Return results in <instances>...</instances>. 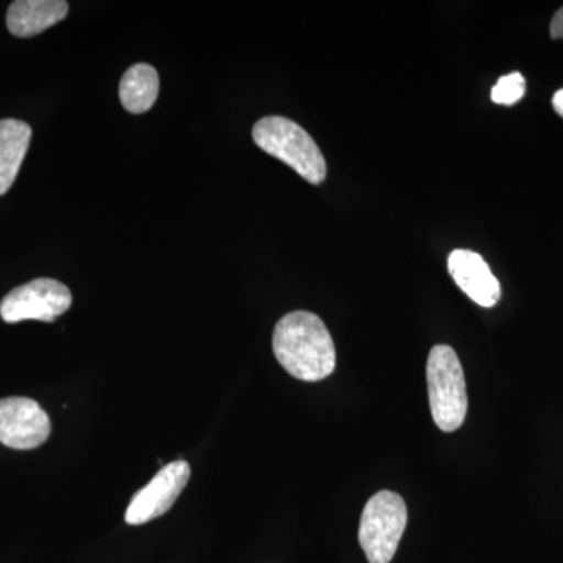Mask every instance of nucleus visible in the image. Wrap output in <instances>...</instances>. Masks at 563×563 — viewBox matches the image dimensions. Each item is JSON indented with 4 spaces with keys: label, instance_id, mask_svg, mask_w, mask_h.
Returning <instances> with one entry per match:
<instances>
[{
    "label": "nucleus",
    "instance_id": "1",
    "mask_svg": "<svg viewBox=\"0 0 563 563\" xmlns=\"http://www.w3.org/2000/svg\"><path fill=\"white\" fill-rule=\"evenodd\" d=\"M273 351L285 372L303 383H318L335 372V344L318 314H285L273 333Z\"/></svg>",
    "mask_w": 563,
    "mask_h": 563
},
{
    "label": "nucleus",
    "instance_id": "2",
    "mask_svg": "<svg viewBox=\"0 0 563 563\" xmlns=\"http://www.w3.org/2000/svg\"><path fill=\"white\" fill-rule=\"evenodd\" d=\"M252 139L266 154L279 158L309 184L320 185L328 165L318 144L301 125L284 117H266L255 122Z\"/></svg>",
    "mask_w": 563,
    "mask_h": 563
},
{
    "label": "nucleus",
    "instance_id": "3",
    "mask_svg": "<svg viewBox=\"0 0 563 563\" xmlns=\"http://www.w3.org/2000/svg\"><path fill=\"white\" fill-rule=\"evenodd\" d=\"M426 373L433 422L440 431H457L465 421L468 396L462 363L453 347L448 344L433 346Z\"/></svg>",
    "mask_w": 563,
    "mask_h": 563
},
{
    "label": "nucleus",
    "instance_id": "4",
    "mask_svg": "<svg viewBox=\"0 0 563 563\" xmlns=\"http://www.w3.org/2000/svg\"><path fill=\"white\" fill-rule=\"evenodd\" d=\"M407 526L406 501L388 490L366 503L358 528V542L369 563H390Z\"/></svg>",
    "mask_w": 563,
    "mask_h": 563
},
{
    "label": "nucleus",
    "instance_id": "5",
    "mask_svg": "<svg viewBox=\"0 0 563 563\" xmlns=\"http://www.w3.org/2000/svg\"><path fill=\"white\" fill-rule=\"evenodd\" d=\"M70 303L69 288L44 277L11 290L0 302V317L10 324L29 320L52 322L68 312Z\"/></svg>",
    "mask_w": 563,
    "mask_h": 563
},
{
    "label": "nucleus",
    "instance_id": "6",
    "mask_svg": "<svg viewBox=\"0 0 563 563\" xmlns=\"http://www.w3.org/2000/svg\"><path fill=\"white\" fill-rule=\"evenodd\" d=\"M190 476L191 468L187 461L163 466L154 479L133 496L125 512V523L144 525L168 512L187 487Z\"/></svg>",
    "mask_w": 563,
    "mask_h": 563
},
{
    "label": "nucleus",
    "instance_id": "7",
    "mask_svg": "<svg viewBox=\"0 0 563 563\" xmlns=\"http://www.w3.org/2000/svg\"><path fill=\"white\" fill-rule=\"evenodd\" d=\"M51 435L49 415L31 398L0 399V443L11 450H35Z\"/></svg>",
    "mask_w": 563,
    "mask_h": 563
},
{
    "label": "nucleus",
    "instance_id": "8",
    "mask_svg": "<svg viewBox=\"0 0 563 563\" xmlns=\"http://www.w3.org/2000/svg\"><path fill=\"white\" fill-rule=\"evenodd\" d=\"M448 269L457 287L477 306L490 309L501 299V284L477 252L455 250L448 257Z\"/></svg>",
    "mask_w": 563,
    "mask_h": 563
},
{
    "label": "nucleus",
    "instance_id": "9",
    "mask_svg": "<svg viewBox=\"0 0 563 563\" xmlns=\"http://www.w3.org/2000/svg\"><path fill=\"white\" fill-rule=\"evenodd\" d=\"M69 5L65 0H16L7 13L11 35L31 38L65 20Z\"/></svg>",
    "mask_w": 563,
    "mask_h": 563
},
{
    "label": "nucleus",
    "instance_id": "10",
    "mask_svg": "<svg viewBox=\"0 0 563 563\" xmlns=\"http://www.w3.org/2000/svg\"><path fill=\"white\" fill-rule=\"evenodd\" d=\"M32 140V128L20 120L0 121V196L16 180Z\"/></svg>",
    "mask_w": 563,
    "mask_h": 563
},
{
    "label": "nucleus",
    "instance_id": "11",
    "mask_svg": "<svg viewBox=\"0 0 563 563\" xmlns=\"http://www.w3.org/2000/svg\"><path fill=\"white\" fill-rule=\"evenodd\" d=\"M161 79L155 68L139 63L125 70L120 84V99L122 107L131 113H146L152 109L158 98Z\"/></svg>",
    "mask_w": 563,
    "mask_h": 563
},
{
    "label": "nucleus",
    "instance_id": "12",
    "mask_svg": "<svg viewBox=\"0 0 563 563\" xmlns=\"http://www.w3.org/2000/svg\"><path fill=\"white\" fill-rule=\"evenodd\" d=\"M526 80L520 73H510L501 77L492 88V101L499 106H514L523 98Z\"/></svg>",
    "mask_w": 563,
    "mask_h": 563
},
{
    "label": "nucleus",
    "instance_id": "13",
    "mask_svg": "<svg viewBox=\"0 0 563 563\" xmlns=\"http://www.w3.org/2000/svg\"><path fill=\"white\" fill-rule=\"evenodd\" d=\"M550 32L551 38L563 40V7L554 14L553 21H551Z\"/></svg>",
    "mask_w": 563,
    "mask_h": 563
},
{
    "label": "nucleus",
    "instance_id": "14",
    "mask_svg": "<svg viewBox=\"0 0 563 563\" xmlns=\"http://www.w3.org/2000/svg\"><path fill=\"white\" fill-rule=\"evenodd\" d=\"M553 107L555 113L563 118V88L553 96Z\"/></svg>",
    "mask_w": 563,
    "mask_h": 563
}]
</instances>
